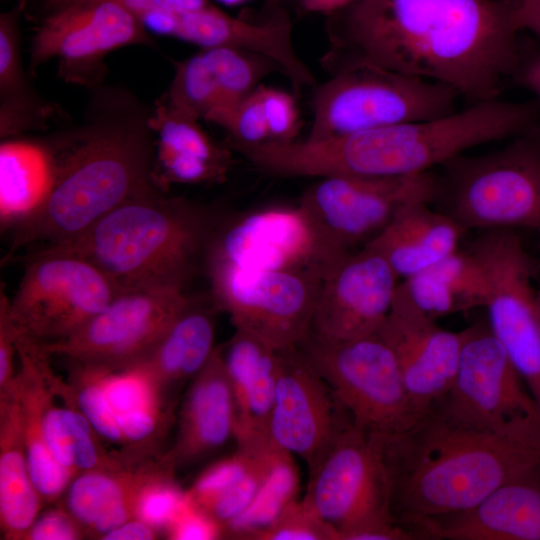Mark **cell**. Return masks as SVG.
Segmentation results:
<instances>
[{
  "instance_id": "603a6c76",
  "label": "cell",
  "mask_w": 540,
  "mask_h": 540,
  "mask_svg": "<svg viewBox=\"0 0 540 540\" xmlns=\"http://www.w3.org/2000/svg\"><path fill=\"white\" fill-rule=\"evenodd\" d=\"M166 470L171 469L159 457L157 460L131 459L115 467L82 472L67 487L62 506L87 536L102 539L136 518L142 489Z\"/></svg>"
},
{
  "instance_id": "ffe728a7",
  "label": "cell",
  "mask_w": 540,
  "mask_h": 540,
  "mask_svg": "<svg viewBox=\"0 0 540 540\" xmlns=\"http://www.w3.org/2000/svg\"><path fill=\"white\" fill-rule=\"evenodd\" d=\"M415 532L419 539L540 540L538 473L504 483L470 508L426 519Z\"/></svg>"
},
{
  "instance_id": "484cf974",
  "label": "cell",
  "mask_w": 540,
  "mask_h": 540,
  "mask_svg": "<svg viewBox=\"0 0 540 540\" xmlns=\"http://www.w3.org/2000/svg\"><path fill=\"white\" fill-rule=\"evenodd\" d=\"M221 354L235 402L237 445L269 440L278 349L235 329L231 339L221 346Z\"/></svg>"
},
{
  "instance_id": "f546056e",
  "label": "cell",
  "mask_w": 540,
  "mask_h": 540,
  "mask_svg": "<svg viewBox=\"0 0 540 540\" xmlns=\"http://www.w3.org/2000/svg\"><path fill=\"white\" fill-rule=\"evenodd\" d=\"M45 502L28 468L17 398L0 391V526L5 539H24Z\"/></svg>"
},
{
  "instance_id": "ee69618b",
  "label": "cell",
  "mask_w": 540,
  "mask_h": 540,
  "mask_svg": "<svg viewBox=\"0 0 540 540\" xmlns=\"http://www.w3.org/2000/svg\"><path fill=\"white\" fill-rule=\"evenodd\" d=\"M511 77L518 85L533 93L540 104V51L530 55L521 52Z\"/></svg>"
},
{
  "instance_id": "9a60e30c",
  "label": "cell",
  "mask_w": 540,
  "mask_h": 540,
  "mask_svg": "<svg viewBox=\"0 0 540 540\" xmlns=\"http://www.w3.org/2000/svg\"><path fill=\"white\" fill-rule=\"evenodd\" d=\"M349 413L296 346L278 349V373L268 437L303 459L311 471L342 430Z\"/></svg>"
},
{
  "instance_id": "44dd1931",
  "label": "cell",
  "mask_w": 540,
  "mask_h": 540,
  "mask_svg": "<svg viewBox=\"0 0 540 540\" xmlns=\"http://www.w3.org/2000/svg\"><path fill=\"white\" fill-rule=\"evenodd\" d=\"M15 329L19 367L7 388L13 391L19 404L31 479L43 501L54 503L62 498L75 476L57 462L44 435L43 413L55 374L53 356L44 344Z\"/></svg>"
},
{
  "instance_id": "4dcf8cb0",
  "label": "cell",
  "mask_w": 540,
  "mask_h": 540,
  "mask_svg": "<svg viewBox=\"0 0 540 540\" xmlns=\"http://www.w3.org/2000/svg\"><path fill=\"white\" fill-rule=\"evenodd\" d=\"M401 283L413 302L434 320L486 307L489 299L485 269L469 248L455 251Z\"/></svg>"
},
{
  "instance_id": "7bdbcfd3",
  "label": "cell",
  "mask_w": 540,
  "mask_h": 540,
  "mask_svg": "<svg viewBox=\"0 0 540 540\" xmlns=\"http://www.w3.org/2000/svg\"><path fill=\"white\" fill-rule=\"evenodd\" d=\"M16 329L9 313V297L1 291L0 295V390L13 381L17 369Z\"/></svg>"
},
{
  "instance_id": "7a4b0ae2",
  "label": "cell",
  "mask_w": 540,
  "mask_h": 540,
  "mask_svg": "<svg viewBox=\"0 0 540 540\" xmlns=\"http://www.w3.org/2000/svg\"><path fill=\"white\" fill-rule=\"evenodd\" d=\"M394 521H422L470 508L511 480L540 471V414L492 421L447 394L408 429L385 437Z\"/></svg>"
},
{
  "instance_id": "74e56055",
  "label": "cell",
  "mask_w": 540,
  "mask_h": 540,
  "mask_svg": "<svg viewBox=\"0 0 540 540\" xmlns=\"http://www.w3.org/2000/svg\"><path fill=\"white\" fill-rule=\"evenodd\" d=\"M254 540H338L337 532L303 499L291 502Z\"/></svg>"
},
{
  "instance_id": "d6986e66",
  "label": "cell",
  "mask_w": 540,
  "mask_h": 540,
  "mask_svg": "<svg viewBox=\"0 0 540 540\" xmlns=\"http://www.w3.org/2000/svg\"><path fill=\"white\" fill-rule=\"evenodd\" d=\"M465 337L449 397L492 421L540 414V408L489 325L475 324Z\"/></svg>"
},
{
  "instance_id": "8992f818",
  "label": "cell",
  "mask_w": 540,
  "mask_h": 540,
  "mask_svg": "<svg viewBox=\"0 0 540 540\" xmlns=\"http://www.w3.org/2000/svg\"><path fill=\"white\" fill-rule=\"evenodd\" d=\"M385 437L351 422L309 471L303 501L337 532L338 540L417 539L391 514Z\"/></svg>"
},
{
  "instance_id": "cb8c5ba5",
  "label": "cell",
  "mask_w": 540,
  "mask_h": 540,
  "mask_svg": "<svg viewBox=\"0 0 540 540\" xmlns=\"http://www.w3.org/2000/svg\"><path fill=\"white\" fill-rule=\"evenodd\" d=\"M151 127L155 137L153 181L158 188L219 183L226 179L231 150L215 142L198 119L160 99L153 107Z\"/></svg>"
},
{
  "instance_id": "d4e9b609",
  "label": "cell",
  "mask_w": 540,
  "mask_h": 540,
  "mask_svg": "<svg viewBox=\"0 0 540 540\" xmlns=\"http://www.w3.org/2000/svg\"><path fill=\"white\" fill-rule=\"evenodd\" d=\"M67 131L1 139L0 223L14 229L47 199L56 179Z\"/></svg>"
},
{
  "instance_id": "f6af8a7d",
  "label": "cell",
  "mask_w": 540,
  "mask_h": 540,
  "mask_svg": "<svg viewBox=\"0 0 540 540\" xmlns=\"http://www.w3.org/2000/svg\"><path fill=\"white\" fill-rule=\"evenodd\" d=\"M159 532L146 522L134 518L107 533L103 540H152Z\"/></svg>"
},
{
  "instance_id": "f907efd6",
  "label": "cell",
  "mask_w": 540,
  "mask_h": 540,
  "mask_svg": "<svg viewBox=\"0 0 540 540\" xmlns=\"http://www.w3.org/2000/svg\"><path fill=\"white\" fill-rule=\"evenodd\" d=\"M537 301H538V306H539V311H540V279H539V283L537 285Z\"/></svg>"
},
{
  "instance_id": "52a82bcc",
  "label": "cell",
  "mask_w": 540,
  "mask_h": 540,
  "mask_svg": "<svg viewBox=\"0 0 540 540\" xmlns=\"http://www.w3.org/2000/svg\"><path fill=\"white\" fill-rule=\"evenodd\" d=\"M32 22L29 73L50 60L64 82L93 91L104 84L109 54L155 46L152 34L114 0H24Z\"/></svg>"
},
{
  "instance_id": "bcb514c9",
  "label": "cell",
  "mask_w": 540,
  "mask_h": 540,
  "mask_svg": "<svg viewBox=\"0 0 540 540\" xmlns=\"http://www.w3.org/2000/svg\"><path fill=\"white\" fill-rule=\"evenodd\" d=\"M516 7L520 29L540 37V0H511Z\"/></svg>"
},
{
  "instance_id": "5b68a950",
  "label": "cell",
  "mask_w": 540,
  "mask_h": 540,
  "mask_svg": "<svg viewBox=\"0 0 540 540\" xmlns=\"http://www.w3.org/2000/svg\"><path fill=\"white\" fill-rule=\"evenodd\" d=\"M441 166L436 200L462 228L540 232L539 125L499 150L463 153Z\"/></svg>"
},
{
  "instance_id": "e575fe53",
  "label": "cell",
  "mask_w": 540,
  "mask_h": 540,
  "mask_svg": "<svg viewBox=\"0 0 540 540\" xmlns=\"http://www.w3.org/2000/svg\"><path fill=\"white\" fill-rule=\"evenodd\" d=\"M67 382L74 404L99 437L124 448L123 436L104 394L99 373L92 369L71 366Z\"/></svg>"
},
{
  "instance_id": "d6a6232c",
  "label": "cell",
  "mask_w": 540,
  "mask_h": 540,
  "mask_svg": "<svg viewBox=\"0 0 540 540\" xmlns=\"http://www.w3.org/2000/svg\"><path fill=\"white\" fill-rule=\"evenodd\" d=\"M292 456L272 442L265 476L254 500L225 528L224 536L252 539L297 499L299 474Z\"/></svg>"
},
{
  "instance_id": "1f68e13d",
  "label": "cell",
  "mask_w": 540,
  "mask_h": 540,
  "mask_svg": "<svg viewBox=\"0 0 540 540\" xmlns=\"http://www.w3.org/2000/svg\"><path fill=\"white\" fill-rule=\"evenodd\" d=\"M58 375L43 413V429L47 445L57 462L74 476L94 469L111 468L132 457L110 453L89 421L74 404L67 381ZM134 459V458H133Z\"/></svg>"
},
{
  "instance_id": "f1b7e54d",
  "label": "cell",
  "mask_w": 540,
  "mask_h": 540,
  "mask_svg": "<svg viewBox=\"0 0 540 540\" xmlns=\"http://www.w3.org/2000/svg\"><path fill=\"white\" fill-rule=\"evenodd\" d=\"M24 0L0 14V137L46 130L61 118L59 106L39 94L28 80L21 51Z\"/></svg>"
},
{
  "instance_id": "7c38bea8",
  "label": "cell",
  "mask_w": 540,
  "mask_h": 540,
  "mask_svg": "<svg viewBox=\"0 0 540 540\" xmlns=\"http://www.w3.org/2000/svg\"><path fill=\"white\" fill-rule=\"evenodd\" d=\"M119 293L89 261L44 247L26 264L9 298V313L20 331L42 344H53L78 331Z\"/></svg>"
},
{
  "instance_id": "60d3db41",
  "label": "cell",
  "mask_w": 540,
  "mask_h": 540,
  "mask_svg": "<svg viewBox=\"0 0 540 540\" xmlns=\"http://www.w3.org/2000/svg\"><path fill=\"white\" fill-rule=\"evenodd\" d=\"M173 540H212L223 537L221 526L205 511L188 502L165 531Z\"/></svg>"
},
{
  "instance_id": "9c48e42d",
  "label": "cell",
  "mask_w": 540,
  "mask_h": 540,
  "mask_svg": "<svg viewBox=\"0 0 540 540\" xmlns=\"http://www.w3.org/2000/svg\"><path fill=\"white\" fill-rule=\"evenodd\" d=\"M458 97L442 83L373 65L351 66L316 86L307 139L441 118L457 111Z\"/></svg>"
},
{
  "instance_id": "e0dca14e",
  "label": "cell",
  "mask_w": 540,
  "mask_h": 540,
  "mask_svg": "<svg viewBox=\"0 0 540 540\" xmlns=\"http://www.w3.org/2000/svg\"><path fill=\"white\" fill-rule=\"evenodd\" d=\"M398 276L363 247L323 269L311 329L337 339L375 333L390 312Z\"/></svg>"
},
{
  "instance_id": "ab89813d",
  "label": "cell",
  "mask_w": 540,
  "mask_h": 540,
  "mask_svg": "<svg viewBox=\"0 0 540 540\" xmlns=\"http://www.w3.org/2000/svg\"><path fill=\"white\" fill-rule=\"evenodd\" d=\"M260 91L269 131L268 142L286 143L296 140L301 123L294 96L265 86H260Z\"/></svg>"
},
{
  "instance_id": "d590c367",
  "label": "cell",
  "mask_w": 540,
  "mask_h": 540,
  "mask_svg": "<svg viewBox=\"0 0 540 540\" xmlns=\"http://www.w3.org/2000/svg\"><path fill=\"white\" fill-rule=\"evenodd\" d=\"M256 443L237 445L236 452L207 467L186 491L199 508H206L219 495L237 484L251 468Z\"/></svg>"
},
{
  "instance_id": "ba28073f",
  "label": "cell",
  "mask_w": 540,
  "mask_h": 540,
  "mask_svg": "<svg viewBox=\"0 0 540 540\" xmlns=\"http://www.w3.org/2000/svg\"><path fill=\"white\" fill-rule=\"evenodd\" d=\"M437 176L430 171L397 176L319 178L299 202L324 269L377 237L413 205L436 200Z\"/></svg>"
},
{
  "instance_id": "7dc6e473",
  "label": "cell",
  "mask_w": 540,
  "mask_h": 540,
  "mask_svg": "<svg viewBox=\"0 0 540 540\" xmlns=\"http://www.w3.org/2000/svg\"><path fill=\"white\" fill-rule=\"evenodd\" d=\"M352 0H295L298 10L302 13H318L325 16L345 6Z\"/></svg>"
},
{
  "instance_id": "7402d4cb",
  "label": "cell",
  "mask_w": 540,
  "mask_h": 540,
  "mask_svg": "<svg viewBox=\"0 0 540 540\" xmlns=\"http://www.w3.org/2000/svg\"><path fill=\"white\" fill-rule=\"evenodd\" d=\"M235 435L234 397L221 346H216L207 364L190 382L175 442L161 460L175 472L223 447Z\"/></svg>"
},
{
  "instance_id": "30bf717a",
  "label": "cell",
  "mask_w": 540,
  "mask_h": 540,
  "mask_svg": "<svg viewBox=\"0 0 540 540\" xmlns=\"http://www.w3.org/2000/svg\"><path fill=\"white\" fill-rule=\"evenodd\" d=\"M296 347L357 428L390 436L408 429L421 415L392 349L377 332L337 339L310 328Z\"/></svg>"
},
{
  "instance_id": "f35d334b",
  "label": "cell",
  "mask_w": 540,
  "mask_h": 540,
  "mask_svg": "<svg viewBox=\"0 0 540 540\" xmlns=\"http://www.w3.org/2000/svg\"><path fill=\"white\" fill-rule=\"evenodd\" d=\"M211 123L227 132L225 143L260 144L269 141L260 86Z\"/></svg>"
},
{
  "instance_id": "3957f363",
  "label": "cell",
  "mask_w": 540,
  "mask_h": 540,
  "mask_svg": "<svg viewBox=\"0 0 540 540\" xmlns=\"http://www.w3.org/2000/svg\"><path fill=\"white\" fill-rule=\"evenodd\" d=\"M90 94L83 123L67 131L47 199L12 229V250L33 243L48 247L69 242L156 186L153 107L121 86L103 84Z\"/></svg>"
},
{
  "instance_id": "4316f807",
  "label": "cell",
  "mask_w": 540,
  "mask_h": 540,
  "mask_svg": "<svg viewBox=\"0 0 540 540\" xmlns=\"http://www.w3.org/2000/svg\"><path fill=\"white\" fill-rule=\"evenodd\" d=\"M214 310V303L209 306L191 296L153 351L134 366L170 407L176 390L194 379L216 348Z\"/></svg>"
},
{
  "instance_id": "c3c4849f",
  "label": "cell",
  "mask_w": 540,
  "mask_h": 540,
  "mask_svg": "<svg viewBox=\"0 0 540 540\" xmlns=\"http://www.w3.org/2000/svg\"><path fill=\"white\" fill-rule=\"evenodd\" d=\"M282 0H264L263 7L261 9V14H268L272 11L277 10L282 7Z\"/></svg>"
},
{
  "instance_id": "6da1fadb",
  "label": "cell",
  "mask_w": 540,
  "mask_h": 540,
  "mask_svg": "<svg viewBox=\"0 0 540 540\" xmlns=\"http://www.w3.org/2000/svg\"><path fill=\"white\" fill-rule=\"evenodd\" d=\"M329 74L373 65L454 88L471 104L499 98L521 50L511 0H352L326 15Z\"/></svg>"
},
{
  "instance_id": "2e32d148",
  "label": "cell",
  "mask_w": 540,
  "mask_h": 540,
  "mask_svg": "<svg viewBox=\"0 0 540 540\" xmlns=\"http://www.w3.org/2000/svg\"><path fill=\"white\" fill-rule=\"evenodd\" d=\"M392 349L420 414L452 389L465 332L440 328L399 283L389 314L376 331Z\"/></svg>"
},
{
  "instance_id": "277c9868",
  "label": "cell",
  "mask_w": 540,
  "mask_h": 540,
  "mask_svg": "<svg viewBox=\"0 0 540 540\" xmlns=\"http://www.w3.org/2000/svg\"><path fill=\"white\" fill-rule=\"evenodd\" d=\"M216 224L208 211L157 186L124 202L64 244L121 292L182 289L205 266ZM44 248V247H43Z\"/></svg>"
},
{
  "instance_id": "b9f144b4",
  "label": "cell",
  "mask_w": 540,
  "mask_h": 540,
  "mask_svg": "<svg viewBox=\"0 0 540 540\" xmlns=\"http://www.w3.org/2000/svg\"><path fill=\"white\" fill-rule=\"evenodd\" d=\"M87 536L78 521L61 505L38 516L25 540H79Z\"/></svg>"
},
{
  "instance_id": "8fae6325",
  "label": "cell",
  "mask_w": 540,
  "mask_h": 540,
  "mask_svg": "<svg viewBox=\"0 0 540 540\" xmlns=\"http://www.w3.org/2000/svg\"><path fill=\"white\" fill-rule=\"evenodd\" d=\"M211 300L235 329L275 349L296 346L311 328L323 269L317 264L248 269L207 261Z\"/></svg>"
},
{
  "instance_id": "4fadbf2b",
  "label": "cell",
  "mask_w": 540,
  "mask_h": 540,
  "mask_svg": "<svg viewBox=\"0 0 540 540\" xmlns=\"http://www.w3.org/2000/svg\"><path fill=\"white\" fill-rule=\"evenodd\" d=\"M190 297L174 288L121 292L70 337L44 346L71 366L104 372L134 367L153 351Z\"/></svg>"
},
{
  "instance_id": "836d02e7",
  "label": "cell",
  "mask_w": 540,
  "mask_h": 540,
  "mask_svg": "<svg viewBox=\"0 0 540 540\" xmlns=\"http://www.w3.org/2000/svg\"><path fill=\"white\" fill-rule=\"evenodd\" d=\"M200 51L216 79L222 98V108L208 122L251 94L268 74L273 71L283 73L274 60L251 50L216 46L201 48Z\"/></svg>"
},
{
  "instance_id": "8d00e7d4",
  "label": "cell",
  "mask_w": 540,
  "mask_h": 540,
  "mask_svg": "<svg viewBox=\"0 0 540 540\" xmlns=\"http://www.w3.org/2000/svg\"><path fill=\"white\" fill-rule=\"evenodd\" d=\"M188 502V495L174 479V471L166 470L142 489L136 518L164 532Z\"/></svg>"
},
{
  "instance_id": "681fc988",
  "label": "cell",
  "mask_w": 540,
  "mask_h": 540,
  "mask_svg": "<svg viewBox=\"0 0 540 540\" xmlns=\"http://www.w3.org/2000/svg\"><path fill=\"white\" fill-rule=\"evenodd\" d=\"M216 1L225 5L234 6V5L241 4L247 0H216Z\"/></svg>"
},
{
  "instance_id": "ac0fdd59",
  "label": "cell",
  "mask_w": 540,
  "mask_h": 540,
  "mask_svg": "<svg viewBox=\"0 0 540 540\" xmlns=\"http://www.w3.org/2000/svg\"><path fill=\"white\" fill-rule=\"evenodd\" d=\"M207 261L261 270L319 265L312 232L298 206L263 209L216 226Z\"/></svg>"
},
{
  "instance_id": "83f0119b",
  "label": "cell",
  "mask_w": 540,
  "mask_h": 540,
  "mask_svg": "<svg viewBox=\"0 0 540 540\" xmlns=\"http://www.w3.org/2000/svg\"><path fill=\"white\" fill-rule=\"evenodd\" d=\"M465 231L448 214L419 203L403 211L364 247L381 255L398 278L405 279L457 251Z\"/></svg>"
},
{
  "instance_id": "5bb4252c",
  "label": "cell",
  "mask_w": 540,
  "mask_h": 540,
  "mask_svg": "<svg viewBox=\"0 0 540 540\" xmlns=\"http://www.w3.org/2000/svg\"><path fill=\"white\" fill-rule=\"evenodd\" d=\"M469 249L489 281V327L540 408V311L529 255L504 228L485 230Z\"/></svg>"
}]
</instances>
